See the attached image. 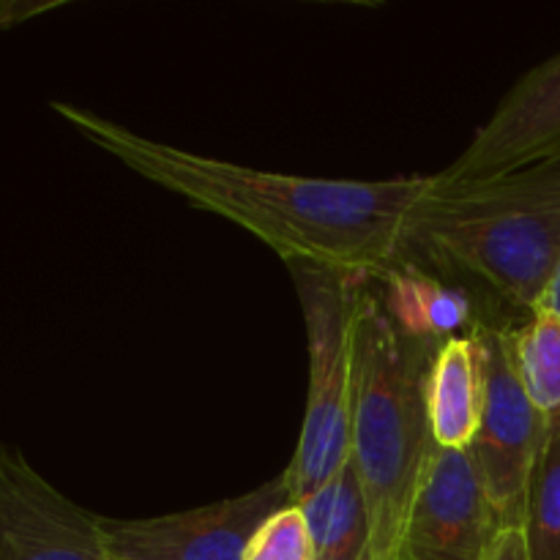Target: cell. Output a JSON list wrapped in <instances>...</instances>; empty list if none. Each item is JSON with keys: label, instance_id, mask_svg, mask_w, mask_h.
I'll return each instance as SVG.
<instances>
[{"label": "cell", "instance_id": "11", "mask_svg": "<svg viewBox=\"0 0 560 560\" xmlns=\"http://www.w3.org/2000/svg\"><path fill=\"white\" fill-rule=\"evenodd\" d=\"M383 304L399 331L421 342H443L476 323V310L463 290L416 262L402 260L381 282Z\"/></svg>", "mask_w": 560, "mask_h": 560}, {"label": "cell", "instance_id": "18", "mask_svg": "<svg viewBox=\"0 0 560 560\" xmlns=\"http://www.w3.org/2000/svg\"><path fill=\"white\" fill-rule=\"evenodd\" d=\"M545 310L556 312V315L560 317V271H558V277H556V284H552L550 295H547V304H545Z\"/></svg>", "mask_w": 560, "mask_h": 560}, {"label": "cell", "instance_id": "5", "mask_svg": "<svg viewBox=\"0 0 560 560\" xmlns=\"http://www.w3.org/2000/svg\"><path fill=\"white\" fill-rule=\"evenodd\" d=\"M470 331L479 339L485 364V402L470 454L503 530L523 528L530 476L550 438V421L525 392L509 331L490 326Z\"/></svg>", "mask_w": 560, "mask_h": 560}, {"label": "cell", "instance_id": "12", "mask_svg": "<svg viewBox=\"0 0 560 560\" xmlns=\"http://www.w3.org/2000/svg\"><path fill=\"white\" fill-rule=\"evenodd\" d=\"M312 560H370V517L350 459L304 503Z\"/></svg>", "mask_w": 560, "mask_h": 560}, {"label": "cell", "instance_id": "8", "mask_svg": "<svg viewBox=\"0 0 560 560\" xmlns=\"http://www.w3.org/2000/svg\"><path fill=\"white\" fill-rule=\"evenodd\" d=\"M0 560H113L104 517L55 490L0 443Z\"/></svg>", "mask_w": 560, "mask_h": 560}, {"label": "cell", "instance_id": "15", "mask_svg": "<svg viewBox=\"0 0 560 560\" xmlns=\"http://www.w3.org/2000/svg\"><path fill=\"white\" fill-rule=\"evenodd\" d=\"M244 560H312L310 530L301 506H284L273 514L257 530Z\"/></svg>", "mask_w": 560, "mask_h": 560}, {"label": "cell", "instance_id": "13", "mask_svg": "<svg viewBox=\"0 0 560 560\" xmlns=\"http://www.w3.org/2000/svg\"><path fill=\"white\" fill-rule=\"evenodd\" d=\"M509 337L525 392L552 430L560 424V317L541 310Z\"/></svg>", "mask_w": 560, "mask_h": 560}, {"label": "cell", "instance_id": "9", "mask_svg": "<svg viewBox=\"0 0 560 560\" xmlns=\"http://www.w3.org/2000/svg\"><path fill=\"white\" fill-rule=\"evenodd\" d=\"M550 159H560V52L520 77L470 145L432 178L470 184Z\"/></svg>", "mask_w": 560, "mask_h": 560}, {"label": "cell", "instance_id": "10", "mask_svg": "<svg viewBox=\"0 0 560 560\" xmlns=\"http://www.w3.org/2000/svg\"><path fill=\"white\" fill-rule=\"evenodd\" d=\"M427 419L438 448H470L485 402V364L476 334L443 339L427 366Z\"/></svg>", "mask_w": 560, "mask_h": 560}, {"label": "cell", "instance_id": "14", "mask_svg": "<svg viewBox=\"0 0 560 560\" xmlns=\"http://www.w3.org/2000/svg\"><path fill=\"white\" fill-rule=\"evenodd\" d=\"M523 536L528 560H560V424L550 430L530 476Z\"/></svg>", "mask_w": 560, "mask_h": 560}, {"label": "cell", "instance_id": "7", "mask_svg": "<svg viewBox=\"0 0 560 560\" xmlns=\"http://www.w3.org/2000/svg\"><path fill=\"white\" fill-rule=\"evenodd\" d=\"M503 534L470 448H438L399 536L397 560H485Z\"/></svg>", "mask_w": 560, "mask_h": 560}, {"label": "cell", "instance_id": "4", "mask_svg": "<svg viewBox=\"0 0 560 560\" xmlns=\"http://www.w3.org/2000/svg\"><path fill=\"white\" fill-rule=\"evenodd\" d=\"M299 290L310 348V392L299 446L284 468L282 481L293 506L326 487L350 459L353 424L355 348L353 323L361 284L359 273L334 268L288 266Z\"/></svg>", "mask_w": 560, "mask_h": 560}, {"label": "cell", "instance_id": "3", "mask_svg": "<svg viewBox=\"0 0 560 560\" xmlns=\"http://www.w3.org/2000/svg\"><path fill=\"white\" fill-rule=\"evenodd\" d=\"M370 282L355 299L350 468L370 517V560H397L405 517L435 452L424 397L435 342L405 337Z\"/></svg>", "mask_w": 560, "mask_h": 560}, {"label": "cell", "instance_id": "1", "mask_svg": "<svg viewBox=\"0 0 560 560\" xmlns=\"http://www.w3.org/2000/svg\"><path fill=\"white\" fill-rule=\"evenodd\" d=\"M52 109L135 175L249 230L288 266L383 282L402 262L410 208L430 186V175L345 180L271 173L151 140L69 102H52Z\"/></svg>", "mask_w": 560, "mask_h": 560}, {"label": "cell", "instance_id": "16", "mask_svg": "<svg viewBox=\"0 0 560 560\" xmlns=\"http://www.w3.org/2000/svg\"><path fill=\"white\" fill-rule=\"evenodd\" d=\"M485 560H528V547H525L523 528H509L498 536L490 556Z\"/></svg>", "mask_w": 560, "mask_h": 560}, {"label": "cell", "instance_id": "2", "mask_svg": "<svg viewBox=\"0 0 560 560\" xmlns=\"http://www.w3.org/2000/svg\"><path fill=\"white\" fill-rule=\"evenodd\" d=\"M402 260L463 290L474 326L523 328L560 271V159L470 184L430 175L410 208Z\"/></svg>", "mask_w": 560, "mask_h": 560}, {"label": "cell", "instance_id": "17", "mask_svg": "<svg viewBox=\"0 0 560 560\" xmlns=\"http://www.w3.org/2000/svg\"><path fill=\"white\" fill-rule=\"evenodd\" d=\"M58 3H22V0H11V3H0V31L3 27H14L25 22L27 16L44 14V11L55 9Z\"/></svg>", "mask_w": 560, "mask_h": 560}, {"label": "cell", "instance_id": "6", "mask_svg": "<svg viewBox=\"0 0 560 560\" xmlns=\"http://www.w3.org/2000/svg\"><path fill=\"white\" fill-rule=\"evenodd\" d=\"M293 506L282 476L246 495L148 520H104L113 560H244L257 530Z\"/></svg>", "mask_w": 560, "mask_h": 560}]
</instances>
